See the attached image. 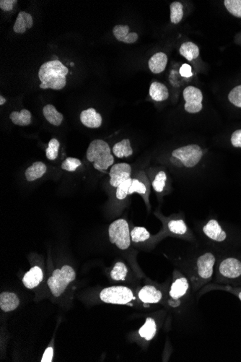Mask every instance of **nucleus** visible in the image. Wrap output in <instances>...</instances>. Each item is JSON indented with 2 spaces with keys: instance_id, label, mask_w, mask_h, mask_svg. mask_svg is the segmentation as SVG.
Wrapping results in <instances>:
<instances>
[{
  "instance_id": "1",
  "label": "nucleus",
  "mask_w": 241,
  "mask_h": 362,
  "mask_svg": "<svg viewBox=\"0 0 241 362\" xmlns=\"http://www.w3.org/2000/svg\"><path fill=\"white\" fill-rule=\"evenodd\" d=\"M68 68L58 60H51L43 63L38 70V78L41 89L62 90L67 84Z\"/></svg>"
},
{
  "instance_id": "2",
  "label": "nucleus",
  "mask_w": 241,
  "mask_h": 362,
  "mask_svg": "<svg viewBox=\"0 0 241 362\" xmlns=\"http://www.w3.org/2000/svg\"><path fill=\"white\" fill-rule=\"evenodd\" d=\"M216 259L211 252L199 256L192 270L186 276L192 284V291L197 292L212 280Z\"/></svg>"
},
{
  "instance_id": "3",
  "label": "nucleus",
  "mask_w": 241,
  "mask_h": 362,
  "mask_svg": "<svg viewBox=\"0 0 241 362\" xmlns=\"http://www.w3.org/2000/svg\"><path fill=\"white\" fill-rule=\"evenodd\" d=\"M86 157L90 162H93L94 168L100 172L107 170L114 163V157L112 156L109 145L100 139L90 142Z\"/></svg>"
},
{
  "instance_id": "4",
  "label": "nucleus",
  "mask_w": 241,
  "mask_h": 362,
  "mask_svg": "<svg viewBox=\"0 0 241 362\" xmlns=\"http://www.w3.org/2000/svg\"><path fill=\"white\" fill-rule=\"evenodd\" d=\"M76 273L71 266H64L60 269L53 271L52 276L48 280V286L51 294L55 297H58L65 292L70 283L75 281Z\"/></svg>"
},
{
  "instance_id": "5",
  "label": "nucleus",
  "mask_w": 241,
  "mask_h": 362,
  "mask_svg": "<svg viewBox=\"0 0 241 362\" xmlns=\"http://www.w3.org/2000/svg\"><path fill=\"white\" fill-rule=\"evenodd\" d=\"M108 237L110 243L120 250H126L131 245L130 226L125 219L113 221L108 227Z\"/></svg>"
},
{
  "instance_id": "6",
  "label": "nucleus",
  "mask_w": 241,
  "mask_h": 362,
  "mask_svg": "<svg viewBox=\"0 0 241 362\" xmlns=\"http://www.w3.org/2000/svg\"><path fill=\"white\" fill-rule=\"evenodd\" d=\"M100 299L106 304L126 305L135 300V296L130 288L125 286H115L102 290Z\"/></svg>"
},
{
  "instance_id": "7",
  "label": "nucleus",
  "mask_w": 241,
  "mask_h": 362,
  "mask_svg": "<svg viewBox=\"0 0 241 362\" xmlns=\"http://www.w3.org/2000/svg\"><path fill=\"white\" fill-rule=\"evenodd\" d=\"M192 291V284L187 276L178 271L169 290L170 305L173 307L178 306L184 298L188 297Z\"/></svg>"
},
{
  "instance_id": "8",
  "label": "nucleus",
  "mask_w": 241,
  "mask_h": 362,
  "mask_svg": "<svg viewBox=\"0 0 241 362\" xmlns=\"http://www.w3.org/2000/svg\"><path fill=\"white\" fill-rule=\"evenodd\" d=\"M203 156L201 147L197 145H189L175 149L172 152V157L180 159L184 167L192 168L200 162Z\"/></svg>"
},
{
  "instance_id": "9",
  "label": "nucleus",
  "mask_w": 241,
  "mask_h": 362,
  "mask_svg": "<svg viewBox=\"0 0 241 362\" xmlns=\"http://www.w3.org/2000/svg\"><path fill=\"white\" fill-rule=\"evenodd\" d=\"M183 96L186 100L184 109L187 112L196 114L202 111L203 95L200 89L194 86L187 87L184 90Z\"/></svg>"
},
{
  "instance_id": "10",
  "label": "nucleus",
  "mask_w": 241,
  "mask_h": 362,
  "mask_svg": "<svg viewBox=\"0 0 241 362\" xmlns=\"http://www.w3.org/2000/svg\"><path fill=\"white\" fill-rule=\"evenodd\" d=\"M132 167L129 164L119 163L112 166L110 169V184L118 187L120 184L131 178Z\"/></svg>"
},
{
  "instance_id": "11",
  "label": "nucleus",
  "mask_w": 241,
  "mask_h": 362,
  "mask_svg": "<svg viewBox=\"0 0 241 362\" xmlns=\"http://www.w3.org/2000/svg\"><path fill=\"white\" fill-rule=\"evenodd\" d=\"M219 273L227 279H236L241 276V262L234 257H228L220 263Z\"/></svg>"
},
{
  "instance_id": "12",
  "label": "nucleus",
  "mask_w": 241,
  "mask_h": 362,
  "mask_svg": "<svg viewBox=\"0 0 241 362\" xmlns=\"http://www.w3.org/2000/svg\"><path fill=\"white\" fill-rule=\"evenodd\" d=\"M138 298L144 304H157L163 299V293L155 286L147 285L139 291Z\"/></svg>"
},
{
  "instance_id": "13",
  "label": "nucleus",
  "mask_w": 241,
  "mask_h": 362,
  "mask_svg": "<svg viewBox=\"0 0 241 362\" xmlns=\"http://www.w3.org/2000/svg\"><path fill=\"white\" fill-rule=\"evenodd\" d=\"M204 234L212 240L222 242L225 241L227 237L225 231L222 230V227L219 224L218 221L212 219L207 223L203 227Z\"/></svg>"
},
{
  "instance_id": "14",
  "label": "nucleus",
  "mask_w": 241,
  "mask_h": 362,
  "mask_svg": "<svg viewBox=\"0 0 241 362\" xmlns=\"http://www.w3.org/2000/svg\"><path fill=\"white\" fill-rule=\"evenodd\" d=\"M80 120L84 126L93 129L101 126L103 122L101 115L93 108L83 111L80 114Z\"/></svg>"
},
{
  "instance_id": "15",
  "label": "nucleus",
  "mask_w": 241,
  "mask_h": 362,
  "mask_svg": "<svg viewBox=\"0 0 241 362\" xmlns=\"http://www.w3.org/2000/svg\"><path fill=\"white\" fill-rule=\"evenodd\" d=\"M43 278V273L41 268L38 266H34L25 274L23 283L27 289H33L41 284Z\"/></svg>"
},
{
  "instance_id": "16",
  "label": "nucleus",
  "mask_w": 241,
  "mask_h": 362,
  "mask_svg": "<svg viewBox=\"0 0 241 362\" xmlns=\"http://www.w3.org/2000/svg\"><path fill=\"white\" fill-rule=\"evenodd\" d=\"M33 26V19L31 15L26 13V12L22 11L18 14V18H16L14 26H13V31L18 34H23L27 31V29H30Z\"/></svg>"
},
{
  "instance_id": "17",
  "label": "nucleus",
  "mask_w": 241,
  "mask_h": 362,
  "mask_svg": "<svg viewBox=\"0 0 241 362\" xmlns=\"http://www.w3.org/2000/svg\"><path fill=\"white\" fill-rule=\"evenodd\" d=\"M20 299L14 293L3 292L0 295V308L6 313L13 311L18 307Z\"/></svg>"
},
{
  "instance_id": "18",
  "label": "nucleus",
  "mask_w": 241,
  "mask_h": 362,
  "mask_svg": "<svg viewBox=\"0 0 241 362\" xmlns=\"http://www.w3.org/2000/svg\"><path fill=\"white\" fill-rule=\"evenodd\" d=\"M167 64H168L167 55L163 53H156L149 60V69L152 73H161L166 68Z\"/></svg>"
},
{
  "instance_id": "19",
  "label": "nucleus",
  "mask_w": 241,
  "mask_h": 362,
  "mask_svg": "<svg viewBox=\"0 0 241 362\" xmlns=\"http://www.w3.org/2000/svg\"><path fill=\"white\" fill-rule=\"evenodd\" d=\"M47 171L46 164L41 162H35L28 167L25 172V177L28 182H34L41 178Z\"/></svg>"
},
{
  "instance_id": "20",
  "label": "nucleus",
  "mask_w": 241,
  "mask_h": 362,
  "mask_svg": "<svg viewBox=\"0 0 241 362\" xmlns=\"http://www.w3.org/2000/svg\"><path fill=\"white\" fill-rule=\"evenodd\" d=\"M157 333V324L155 319L147 318L145 324L139 330L138 333L145 341H150L153 339Z\"/></svg>"
},
{
  "instance_id": "21",
  "label": "nucleus",
  "mask_w": 241,
  "mask_h": 362,
  "mask_svg": "<svg viewBox=\"0 0 241 362\" xmlns=\"http://www.w3.org/2000/svg\"><path fill=\"white\" fill-rule=\"evenodd\" d=\"M43 114L46 120L53 126H59L63 123L64 116L58 112L54 106L47 105L43 109Z\"/></svg>"
},
{
  "instance_id": "22",
  "label": "nucleus",
  "mask_w": 241,
  "mask_h": 362,
  "mask_svg": "<svg viewBox=\"0 0 241 362\" xmlns=\"http://www.w3.org/2000/svg\"><path fill=\"white\" fill-rule=\"evenodd\" d=\"M150 95L155 101H163L168 99L169 92L168 88L163 83L153 82L150 85Z\"/></svg>"
},
{
  "instance_id": "23",
  "label": "nucleus",
  "mask_w": 241,
  "mask_h": 362,
  "mask_svg": "<svg viewBox=\"0 0 241 362\" xmlns=\"http://www.w3.org/2000/svg\"><path fill=\"white\" fill-rule=\"evenodd\" d=\"M113 152L117 158H127L131 157L133 154V150L129 139H124L122 141L117 142L113 145Z\"/></svg>"
},
{
  "instance_id": "24",
  "label": "nucleus",
  "mask_w": 241,
  "mask_h": 362,
  "mask_svg": "<svg viewBox=\"0 0 241 362\" xmlns=\"http://www.w3.org/2000/svg\"><path fill=\"white\" fill-rule=\"evenodd\" d=\"M10 118L14 125L18 126H28L31 123V113L30 111L22 110L21 112H13Z\"/></svg>"
},
{
  "instance_id": "25",
  "label": "nucleus",
  "mask_w": 241,
  "mask_h": 362,
  "mask_svg": "<svg viewBox=\"0 0 241 362\" xmlns=\"http://www.w3.org/2000/svg\"><path fill=\"white\" fill-rule=\"evenodd\" d=\"M180 55L187 59L188 61H192L198 58L199 55V48L197 45L192 42H186L182 43L180 49Z\"/></svg>"
},
{
  "instance_id": "26",
  "label": "nucleus",
  "mask_w": 241,
  "mask_h": 362,
  "mask_svg": "<svg viewBox=\"0 0 241 362\" xmlns=\"http://www.w3.org/2000/svg\"><path fill=\"white\" fill-rule=\"evenodd\" d=\"M128 268L125 263L117 262L110 273V278L115 281H125L128 275Z\"/></svg>"
},
{
  "instance_id": "27",
  "label": "nucleus",
  "mask_w": 241,
  "mask_h": 362,
  "mask_svg": "<svg viewBox=\"0 0 241 362\" xmlns=\"http://www.w3.org/2000/svg\"><path fill=\"white\" fill-rule=\"evenodd\" d=\"M131 240L135 243L144 242L150 239V234L148 231L142 226H137L130 231Z\"/></svg>"
},
{
  "instance_id": "28",
  "label": "nucleus",
  "mask_w": 241,
  "mask_h": 362,
  "mask_svg": "<svg viewBox=\"0 0 241 362\" xmlns=\"http://www.w3.org/2000/svg\"><path fill=\"white\" fill-rule=\"evenodd\" d=\"M170 22L173 24H178L183 19V5L178 2H174L170 6Z\"/></svg>"
},
{
  "instance_id": "29",
  "label": "nucleus",
  "mask_w": 241,
  "mask_h": 362,
  "mask_svg": "<svg viewBox=\"0 0 241 362\" xmlns=\"http://www.w3.org/2000/svg\"><path fill=\"white\" fill-rule=\"evenodd\" d=\"M168 228L172 234H176V235H184L188 231V227H187L185 221L182 219L169 221Z\"/></svg>"
},
{
  "instance_id": "30",
  "label": "nucleus",
  "mask_w": 241,
  "mask_h": 362,
  "mask_svg": "<svg viewBox=\"0 0 241 362\" xmlns=\"http://www.w3.org/2000/svg\"><path fill=\"white\" fill-rule=\"evenodd\" d=\"M60 143L57 139L53 138L48 142L46 149V156L48 160L53 161L57 159Z\"/></svg>"
},
{
  "instance_id": "31",
  "label": "nucleus",
  "mask_w": 241,
  "mask_h": 362,
  "mask_svg": "<svg viewBox=\"0 0 241 362\" xmlns=\"http://www.w3.org/2000/svg\"><path fill=\"white\" fill-rule=\"evenodd\" d=\"M224 5L230 14L241 18V0H225Z\"/></svg>"
},
{
  "instance_id": "32",
  "label": "nucleus",
  "mask_w": 241,
  "mask_h": 362,
  "mask_svg": "<svg viewBox=\"0 0 241 362\" xmlns=\"http://www.w3.org/2000/svg\"><path fill=\"white\" fill-rule=\"evenodd\" d=\"M166 180L167 176L165 172H163V171L158 172L157 175L155 176L153 182H152V187H153L154 190L158 192V193L163 192L164 188H165Z\"/></svg>"
},
{
  "instance_id": "33",
  "label": "nucleus",
  "mask_w": 241,
  "mask_h": 362,
  "mask_svg": "<svg viewBox=\"0 0 241 362\" xmlns=\"http://www.w3.org/2000/svg\"><path fill=\"white\" fill-rule=\"evenodd\" d=\"M82 165L81 161L77 158L68 157L62 164V169L67 172H73Z\"/></svg>"
},
{
  "instance_id": "34",
  "label": "nucleus",
  "mask_w": 241,
  "mask_h": 362,
  "mask_svg": "<svg viewBox=\"0 0 241 362\" xmlns=\"http://www.w3.org/2000/svg\"><path fill=\"white\" fill-rule=\"evenodd\" d=\"M132 181V178L129 179L128 180L125 181L117 187L116 192H115L117 199H119V200L126 199L127 196L129 195V190H130V186H131Z\"/></svg>"
},
{
  "instance_id": "35",
  "label": "nucleus",
  "mask_w": 241,
  "mask_h": 362,
  "mask_svg": "<svg viewBox=\"0 0 241 362\" xmlns=\"http://www.w3.org/2000/svg\"><path fill=\"white\" fill-rule=\"evenodd\" d=\"M129 31H130V27L128 26H122V25L115 26L113 29V33L115 38L118 41H122V42H125L127 36L130 33Z\"/></svg>"
},
{
  "instance_id": "36",
  "label": "nucleus",
  "mask_w": 241,
  "mask_h": 362,
  "mask_svg": "<svg viewBox=\"0 0 241 362\" xmlns=\"http://www.w3.org/2000/svg\"><path fill=\"white\" fill-rule=\"evenodd\" d=\"M228 99L232 105L241 108V85H237L231 90L228 95Z\"/></svg>"
},
{
  "instance_id": "37",
  "label": "nucleus",
  "mask_w": 241,
  "mask_h": 362,
  "mask_svg": "<svg viewBox=\"0 0 241 362\" xmlns=\"http://www.w3.org/2000/svg\"><path fill=\"white\" fill-rule=\"evenodd\" d=\"M147 192V187L145 184L137 179H132L131 186L129 190V195L134 193L145 194Z\"/></svg>"
},
{
  "instance_id": "38",
  "label": "nucleus",
  "mask_w": 241,
  "mask_h": 362,
  "mask_svg": "<svg viewBox=\"0 0 241 362\" xmlns=\"http://www.w3.org/2000/svg\"><path fill=\"white\" fill-rule=\"evenodd\" d=\"M16 3V0H1L0 1V8L3 11L9 12L13 9V6Z\"/></svg>"
},
{
  "instance_id": "39",
  "label": "nucleus",
  "mask_w": 241,
  "mask_h": 362,
  "mask_svg": "<svg viewBox=\"0 0 241 362\" xmlns=\"http://www.w3.org/2000/svg\"><path fill=\"white\" fill-rule=\"evenodd\" d=\"M231 143L235 147H241V130H237L232 133Z\"/></svg>"
},
{
  "instance_id": "40",
  "label": "nucleus",
  "mask_w": 241,
  "mask_h": 362,
  "mask_svg": "<svg viewBox=\"0 0 241 362\" xmlns=\"http://www.w3.org/2000/svg\"><path fill=\"white\" fill-rule=\"evenodd\" d=\"M179 73H180V75H182V77H184V78H190V77L193 75V73H192V67L188 65V64H184V65H182V68H180V70H179Z\"/></svg>"
},
{
  "instance_id": "41",
  "label": "nucleus",
  "mask_w": 241,
  "mask_h": 362,
  "mask_svg": "<svg viewBox=\"0 0 241 362\" xmlns=\"http://www.w3.org/2000/svg\"><path fill=\"white\" fill-rule=\"evenodd\" d=\"M53 355V350L51 347H48L47 349L43 353L42 358H41V361L42 362H51L52 361Z\"/></svg>"
},
{
  "instance_id": "42",
  "label": "nucleus",
  "mask_w": 241,
  "mask_h": 362,
  "mask_svg": "<svg viewBox=\"0 0 241 362\" xmlns=\"http://www.w3.org/2000/svg\"><path fill=\"white\" fill-rule=\"evenodd\" d=\"M138 34H137V33H135V32H132V33H129L128 36H127L126 39H125V42L124 43H135L137 41V39H138Z\"/></svg>"
},
{
  "instance_id": "43",
  "label": "nucleus",
  "mask_w": 241,
  "mask_h": 362,
  "mask_svg": "<svg viewBox=\"0 0 241 362\" xmlns=\"http://www.w3.org/2000/svg\"><path fill=\"white\" fill-rule=\"evenodd\" d=\"M170 162H171L172 164H173V165H175V167H184V164L182 163V161H180V159H176V158L172 157L171 159H170Z\"/></svg>"
},
{
  "instance_id": "44",
  "label": "nucleus",
  "mask_w": 241,
  "mask_h": 362,
  "mask_svg": "<svg viewBox=\"0 0 241 362\" xmlns=\"http://www.w3.org/2000/svg\"><path fill=\"white\" fill-rule=\"evenodd\" d=\"M230 292L233 293V294H237V297L241 301V289H232V288H227Z\"/></svg>"
},
{
  "instance_id": "45",
  "label": "nucleus",
  "mask_w": 241,
  "mask_h": 362,
  "mask_svg": "<svg viewBox=\"0 0 241 362\" xmlns=\"http://www.w3.org/2000/svg\"><path fill=\"white\" fill-rule=\"evenodd\" d=\"M6 99L4 98V97L3 96V95H0V105L3 106L6 103Z\"/></svg>"
},
{
  "instance_id": "46",
  "label": "nucleus",
  "mask_w": 241,
  "mask_h": 362,
  "mask_svg": "<svg viewBox=\"0 0 241 362\" xmlns=\"http://www.w3.org/2000/svg\"><path fill=\"white\" fill-rule=\"evenodd\" d=\"M70 65H71V66H73L74 63H72L71 64H70Z\"/></svg>"
}]
</instances>
